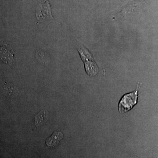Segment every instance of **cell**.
Instances as JSON below:
<instances>
[{
	"label": "cell",
	"mask_w": 158,
	"mask_h": 158,
	"mask_svg": "<svg viewBox=\"0 0 158 158\" xmlns=\"http://www.w3.org/2000/svg\"><path fill=\"white\" fill-rule=\"evenodd\" d=\"M139 88H140L139 85L135 91L126 94L123 96L118 104V109L119 113H124L128 112L137 104Z\"/></svg>",
	"instance_id": "6da1fadb"
},
{
	"label": "cell",
	"mask_w": 158,
	"mask_h": 158,
	"mask_svg": "<svg viewBox=\"0 0 158 158\" xmlns=\"http://www.w3.org/2000/svg\"><path fill=\"white\" fill-rule=\"evenodd\" d=\"M63 135L61 132H55L50 138L47 139L46 144L48 146L54 147L59 143V141L62 139Z\"/></svg>",
	"instance_id": "7a4b0ae2"
},
{
	"label": "cell",
	"mask_w": 158,
	"mask_h": 158,
	"mask_svg": "<svg viewBox=\"0 0 158 158\" xmlns=\"http://www.w3.org/2000/svg\"><path fill=\"white\" fill-rule=\"evenodd\" d=\"M85 64L86 72L89 75L94 76L97 73L98 69L94 62H85Z\"/></svg>",
	"instance_id": "3957f363"
},
{
	"label": "cell",
	"mask_w": 158,
	"mask_h": 158,
	"mask_svg": "<svg viewBox=\"0 0 158 158\" xmlns=\"http://www.w3.org/2000/svg\"><path fill=\"white\" fill-rule=\"evenodd\" d=\"M47 112L45 110L41 111L34 118V124L36 127H38L44 122V119L47 116Z\"/></svg>",
	"instance_id": "277c9868"
},
{
	"label": "cell",
	"mask_w": 158,
	"mask_h": 158,
	"mask_svg": "<svg viewBox=\"0 0 158 158\" xmlns=\"http://www.w3.org/2000/svg\"><path fill=\"white\" fill-rule=\"evenodd\" d=\"M37 59L41 62L44 63V64H47L48 62V57L45 53L41 51H38L36 53Z\"/></svg>",
	"instance_id": "5b68a950"
},
{
	"label": "cell",
	"mask_w": 158,
	"mask_h": 158,
	"mask_svg": "<svg viewBox=\"0 0 158 158\" xmlns=\"http://www.w3.org/2000/svg\"><path fill=\"white\" fill-rule=\"evenodd\" d=\"M128 158H138V157L135 156H130V157H128Z\"/></svg>",
	"instance_id": "8992f818"
}]
</instances>
